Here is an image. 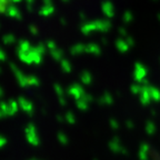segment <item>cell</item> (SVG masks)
<instances>
[{
  "instance_id": "cell-13",
  "label": "cell",
  "mask_w": 160,
  "mask_h": 160,
  "mask_svg": "<svg viewBox=\"0 0 160 160\" xmlns=\"http://www.w3.org/2000/svg\"><path fill=\"white\" fill-rule=\"evenodd\" d=\"M46 47H47V49H49V50H54V49H56L57 48V44H56L54 40H47L46 41Z\"/></svg>"
},
{
  "instance_id": "cell-5",
  "label": "cell",
  "mask_w": 160,
  "mask_h": 160,
  "mask_svg": "<svg viewBox=\"0 0 160 160\" xmlns=\"http://www.w3.org/2000/svg\"><path fill=\"white\" fill-rule=\"evenodd\" d=\"M5 15H7L8 17H10V18L18 19V20H20L21 17H22L20 10H19L16 6H14V5H10V6L8 7V9H7V11H6V14H5Z\"/></svg>"
},
{
  "instance_id": "cell-1",
  "label": "cell",
  "mask_w": 160,
  "mask_h": 160,
  "mask_svg": "<svg viewBox=\"0 0 160 160\" xmlns=\"http://www.w3.org/2000/svg\"><path fill=\"white\" fill-rule=\"evenodd\" d=\"M80 31H81V33L85 35V36H89V35H91L92 32L97 31V23H96V20L84 23V25L81 26V28H80Z\"/></svg>"
},
{
  "instance_id": "cell-26",
  "label": "cell",
  "mask_w": 160,
  "mask_h": 160,
  "mask_svg": "<svg viewBox=\"0 0 160 160\" xmlns=\"http://www.w3.org/2000/svg\"><path fill=\"white\" fill-rule=\"evenodd\" d=\"M0 28H1V23H0Z\"/></svg>"
},
{
  "instance_id": "cell-15",
  "label": "cell",
  "mask_w": 160,
  "mask_h": 160,
  "mask_svg": "<svg viewBox=\"0 0 160 160\" xmlns=\"http://www.w3.org/2000/svg\"><path fill=\"white\" fill-rule=\"evenodd\" d=\"M131 19H132V16H131L130 12H126L124 15V21L129 22V21H131Z\"/></svg>"
},
{
  "instance_id": "cell-21",
  "label": "cell",
  "mask_w": 160,
  "mask_h": 160,
  "mask_svg": "<svg viewBox=\"0 0 160 160\" xmlns=\"http://www.w3.org/2000/svg\"><path fill=\"white\" fill-rule=\"evenodd\" d=\"M11 2H14V4H19V2H21L22 0H10Z\"/></svg>"
},
{
  "instance_id": "cell-6",
  "label": "cell",
  "mask_w": 160,
  "mask_h": 160,
  "mask_svg": "<svg viewBox=\"0 0 160 160\" xmlns=\"http://www.w3.org/2000/svg\"><path fill=\"white\" fill-rule=\"evenodd\" d=\"M86 52L92 54V55H99L100 54V48L97 44H88L86 45Z\"/></svg>"
},
{
  "instance_id": "cell-4",
  "label": "cell",
  "mask_w": 160,
  "mask_h": 160,
  "mask_svg": "<svg viewBox=\"0 0 160 160\" xmlns=\"http://www.w3.org/2000/svg\"><path fill=\"white\" fill-rule=\"evenodd\" d=\"M96 23H97V31L100 32H107L111 28V23L107 19H98L96 20Z\"/></svg>"
},
{
  "instance_id": "cell-8",
  "label": "cell",
  "mask_w": 160,
  "mask_h": 160,
  "mask_svg": "<svg viewBox=\"0 0 160 160\" xmlns=\"http://www.w3.org/2000/svg\"><path fill=\"white\" fill-rule=\"evenodd\" d=\"M31 49V44H30L28 40H20L18 42V48H17V50H20V51H28Z\"/></svg>"
},
{
  "instance_id": "cell-11",
  "label": "cell",
  "mask_w": 160,
  "mask_h": 160,
  "mask_svg": "<svg viewBox=\"0 0 160 160\" xmlns=\"http://www.w3.org/2000/svg\"><path fill=\"white\" fill-rule=\"evenodd\" d=\"M10 0H0V14H6L8 7L10 6Z\"/></svg>"
},
{
  "instance_id": "cell-16",
  "label": "cell",
  "mask_w": 160,
  "mask_h": 160,
  "mask_svg": "<svg viewBox=\"0 0 160 160\" xmlns=\"http://www.w3.org/2000/svg\"><path fill=\"white\" fill-rule=\"evenodd\" d=\"M61 66L65 68L66 70H70V66H69V62L67 61V60H62L61 61Z\"/></svg>"
},
{
  "instance_id": "cell-22",
  "label": "cell",
  "mask_w": 160,
  "mask_h": 160,
  "mask_svg": "<svg viewBox=\"0 0 160 160\" xmlns=\"http://www.w3.org/2000/svg\"><path fill=\"white\" fill-rule=\"evenodd\" d=\"M101 41H102V44H103V45H107V44H108V40H106L105 38H102Z\"/></svg>"
},
{
  "instance_id": "cell-10",
  "label": "cell",
  "mask_w": 160,
  "mask_h": 160,
  "mask_svg": "<svg viewBox=\"0 0 160 160\" xmlns=\"http://www.w3.org/2000/svg\"><path fill=\"white\" fill-rule=\"evenodd\" d=\"M116 47L118 48V50L124 52V51H126L128 49V44L125 41V40L119 39V40H117L116 41Z\"/></svg>"
},
{
  "instance_id": "cell-12",
  "label": "cell",
  "mask_w": 160,
  "mask_h": 160,
  "mask_svg": "<svg viewBox=\"0 0 160 160\" xmlns=\"http://www.w3.org/2000/svg\"><path fill=\"white\" fill-rule=\"evenodd\" d=\"M51 56H52V58H55L56 60H60V59L63 57V51L58 49V48H56L54 50H51Z\"/></svg>"
},
{
  "instance_id": "cell-17",
  "label": "cell",
  "mask_w": 160,
  "mask_h": 160,
  "mask_svg": "<svg viewBox=\"0 0 160 160\" xmlns=\"http://www.w3.org/2000/svg\"><path fill=\"white\" fill-rule=\"evenodd\" d=\"M6 60V54H5V51L0 48V61H4Z\"/></svg>"
},
{
  "instance_id": "cell-14",
  "label": "cell",
  "mask_w": 160,
  "mask_h": 160,
  "mask_svg": "<svg viewBox=\"0 0 160 160\" xmlns=\"http://www.w3.org/2000/svg\"><path fill=\"white\" fill-rule=\"evenodd\" d=\"M29 31H30V33H31L32 36H37V35L39 33V31H38V28H37L35 25L30 26V27H29Z\"/></svg>"
},
{
  "instance_id": "cell-7",
  "label": "cell",
  "mask_w": 160,
  "mask_h": 160,
  "mask_svg": "<svg viewBox=\"0 0 160 160\" xmlns=\"http://www.w3.org/2000/svg\"><path fill=\"white\" fill-rule=\"evenodd\" d=\"M70 52L72 54V55H80L81 52H86V45L84 44H77L75 45L73 47H71L70 49Z\"/></svg>"
},
{
  "instance_id": "cell-19",
  "label": "cell",
  "mask_w": 160,
  "mask_h": 160,
  "mask_svg": "<svg viewBox=\"0 0 160 160\" xmlns=\"http://www.w3.org/2000/svg\"><path fill=\"white\" fill-rule=\"evenodd\" d=\"M79 17H80V18H81V20H86V18H87V16L85 15L84 12H80Z\"/></svg>"
},
{
  "instance_id": "cell-25",
  "label": "cell",
  "mask_w": 160,
  "mask_h": 160,
  "mask_svg": "<svg viewBox=\"0 0 160 160\" xmlns=\"http://www.w3.org/2000/svg\"><path fill=\"white\" fill-rule=\"evenodd\" d=\"M63 2H68V1H70V0H62Z\"/></svg>"
},
{
  "instance_id": "cell-24",
  "label": "cell",
  "mask_w": 160,
  "mask_h": 160,
  "mask_svg": "<svg viewBox=\"0 0 160 160\" xmlns=\"http://www.w3.org/2000/svg\"><path fill=\"white\" fill-rule=\"evenodd\" d=\"M60 21H61V23H63V25H67V21H66V20H65V19H63V18H61V19H60Z\"/></svg>"
},
{
  "instance_id": "cell-3",
  "label": "cell",
  "mask_w": 160,
  "mask_h": 160,
  "mask_svg": "<svg viewBox=\"0 0 160 160\" xmlns=\"http://www.w3.org/2000/svg\"><path fill=\"white\" fill-rule=\"evenodd\" d=\"M38 14H39V16L45 17V18L50 17L51 15H54V14H55V7L52 6V4L44 5V6L40 8L39 10H38Z\"/></svg>"
},
{
  "instance_id": "cell-20",
  "label": "cell",
  "mask_w": 160,
  "mask_h": 160,
  "mask_svg": "<svg viewBox=\"0 0 160 160\" xmlns=\"http://www.w3.org/2000/svg\"><path fill=\"white\" fill-rule=\"evenodd\" d=\"M51 1H52V0H42V2H44L45 5H50Z\"/></svg>"
},
{
  "instance_id": "cell-18",
  "label": "cell",
  "mask_w": 160,
  "mask_h": 160,
  "mask_svg": "<svg viewBox=\"0 0 160 160\" xmlns=\"http://www.w3.org/2000/svg\"><path fill=\"white\" fill-rule=\"evenodd\" d=\"M27 9H28V11H29V12H32V11H33V6H32V5H30V4H27Z\"/></svg>"
},
{
  "instance_id": "cell-9",
  "label": "cell",
  "mask_w": 160,
  "mask_h": 160,
  "mask_svg": "<svg viewBox=\"0 0 160 160\" xmlns=\"http://www.w3.org/2000/svg\"><path fill=\"white\" fill-rule=\"evenodd\" d=\"M15 42H16V37L12 33H7V35L2 36V44L6 45V46L14 45Z\"/></svg>"
},
{
  "instance_id": "cell-2",
  "label": "cell",
  "mask_w": 160,
  "mask_h": 160,
  "mask_svg": "<svg viewBox=\"0 0 160 160\" xmlns=\"http://www.w3.org/2000/svg\"><path fill=\"white\" fill-rule=\"evenodd\" d=\"M101 10L107 18H112L113 16H115V7H113V5L110 1H108V0H106V1L102 2Z\"/></svg>"
},
{
  "instance_id": "cell-23",
  "label": "cell",
  "mask_w": 160,
  "mask_h": 160,
  "mask_svg": "<svg viewBox=\"0 0 160 160\" xmlns=\"http://www.w3.org/2000/svg\"><path fill=\"white\" fill-rule=\"evenodd\" d=\"M27 1V4H30V5H33V2H35V0H26Z\"/></svg>"
}]
</instances>
